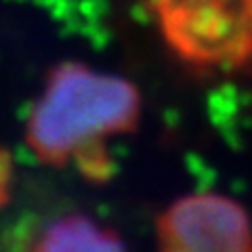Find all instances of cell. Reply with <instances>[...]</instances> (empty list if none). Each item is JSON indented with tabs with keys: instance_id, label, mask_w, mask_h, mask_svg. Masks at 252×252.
Here are the masks:
<instances>
[{
	"instance_id": "cell-3",
	"label": "cell",
	"mask_w": 252,
	"mask_h": 252,
	"mask_svg": "<svg viewBox=\"0 0 252 252\" xmlns=\"http://www.w3.org/2000/svg\"><path fill=\"white\" fill-rule=\"evenodd\" d=\"M160 246L187 252H252V219L238 200L195 191L172 202L158 219Z\"/></svg>"
},
{
	"instance_id": "cell-1",
	"label": "cell",
	"mask_w": 252,
	"mask_h": 252,
	"mask_svg": "<svg viewBox=\"0 0 252 252\" xmlns=\"http://www.w3.org/2000/svg\"><path fill=\"white\" fill-rule=\"evenodd\" d=\"M141 109V93L128 78L63 61L49 72L40 99L30 103L26 147L38 162L63 166L105 149L109 137L137 130Z\"/></svg>"
},
{
	"instance_id": "cell-7",
	"label": "cell",
	"mask_w": 252,
	"mask_h": 252,
	"mask_svg": "<svg viewBox=\"0 0 252 252\" xmlns=\"http://www.w3.org/2000/svg\"><path fill=\"white\" fill-rule=\"evenodd\" d=\"M160 252H187V250L177 248V246H160Z\"/></svg>"
},
{
	"instance_id": "cell-5",
	"label": "cell",
	"mask_w": 252,
	"mask_h": 252,
	"mask_svg": "<svg viewBox=\"0 0 252 252\" xmlns=\"http://www.w3.org/2000/svg\"><path fill=\"white\" fill-rule=\"evenodd\" d=\"M76 13L86 23H103L109 13V0H78Z\"/></svg>"
},
{
	"instance_id": "cell-8",
	"label": "cell",
	"mask_w": 252,
	"mask_h": 252,
	"mask_svg": "<svg viewBox=\"0 0 252 252\" xmlns=\"http://www.w3.org/2000/svg\"><path fill=\"white\" fill-rule=\"evenodd\" d=\"M9 2H26V0H9Z\"/></svg>"
},
{
	"instance_id": "cell-6",
	"label": "cell",
	"mask_w": 252,
	"mask_h": 252,
	"mask_svg": "<svg viewBox=\"0 0 252 252\" xmlns=\"http://www.w3.org/2000/svg\"><path fill=\"white\" fill-rule=\"evenodd\" d=\"M11 181H13V156L6 149H0V204L9 200Z\"/></svg>"
},
{
	"instance_id": "cell-2",
	"label": "cell",
	"mask_w": 252,
	"mask_h": 252,
	"mask_svg": "<svg viewBox=\"0 0 252 252\" xmlns=\"http://www.w3.org/2000/svg\"><path fill=\"white\" fill-rule=\"evenodd\" d=\"M162 42L198 76L252 67V0H145Z\"/></svg>"
},
{
	"instance_id": "cell-4",
	"label": "cell",
	"mask_w": 252,
	"mask_h": 252,
	"mask_svg": "<svg viewBox=\"0 0 252 252\" xmlns=\"http://www.w3.org/2000/svg\"><path fill=\"white\" fill-rule=\"evenodd\" d=\"M32 252H126V246L93 217L65 215L44 227Z\"/></svg>"
}]
</instances>
